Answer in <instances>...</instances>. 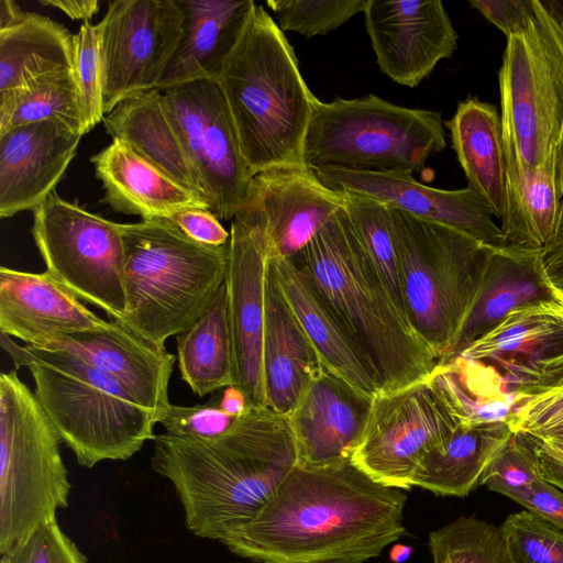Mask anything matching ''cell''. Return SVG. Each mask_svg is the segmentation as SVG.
<instances>
[{
	"instance_id": "1",
	"label": "cell",
	"mask_w": 563,
	"mask_h": 563,
	"mask_svg": "<svg viewBox=\"0 0 563 563\" xmlns=\"http://www.w3.org/2000/svg\"><path fill=\"white\" fill-rule=\"evenodd\" d=\"M406 501L351 459L296 464L267 505L221 543L256 563H363L406 533Z\"/></svg>"
},
{
	"instance_id": "2",
	"label": "cell",
	"mask_w": 563,
	"mask_h": 563,
	"mask_svg": "<svg viewBox=\"0 0 563 563\" xmlns=\"http://www.w3.org/2000/svg\"><path fill=\"white\" fill-rule=\"evenodd\" d=\"M151 463L175 488L187 529L221 542L267 505L297 464V449L288 418L264 407L212 439L161 433Z\"/></svg>"
},
{
	"instance_id": "3",
	"label": "cell",
	"mask_w": 563,
	"mask_h": 563,
	"mask_svg": "<svg viewBox=\"0 0 563 563\" xmlns=\"http://www.w3.org/2000/svg\"><path fill=\"white\" fill-rule=\"evenodd\" d=\"M365 363L379 393L429 378L440 364L395 302L345 208L292 258Z\"/></svg>"
},
{
	"instance_id": "4",
	"label": "cell",
	"mask_w": 563,
	"mask_h": 563,
	"mask_svg": "<svg viewBox=\"0 0 563 563\" xmlns=\"http://www.w3.org/2000/svg\"><path fill=\"white\" fill-rule=\"evenodd\" d=\"M217 84L254 175L306 165L305 142L317 97L287 37L262 4H255Z\"/></svg>"
},
{
	"instance_id": "5",
	"label": "cell",
	"mask_w": 563,
	"mask_h": 563,
	"mask_svg": "<svg viewBox=\"0 0 563 563\" xmlns=\"http://www.w3.org/2000/svg\"><path fill=\"white\" fill-rule=\"evenodd\" d=\"M0 344L15 368L29 369L37 401L79 465L126 461L155 439V415L84 358L19 344L3 333Z\"/></svg>"
},
{
	"instance_id": "6",
	"label": "cell",
	"mask_w": 563,
	"mask_h": 563,
	"mask_svg": "<svg viewBox=\"0 0 563 563\" xmlns=\"http://www.w3.org/2000/svg\"><path fill=\"white\" fill-rule=\"evenodd\" d=\"M126 312L120 323L159 349L206 311L225 282L228 244L196 242L169 218L120 223Z\"/></svg>"
},
{
	"instance_id": "7",
	"label": "cell",
	"mask_w": 563,
	"mask_h": 563,
	"mask_svg": "<svg viewBox=\"0 0 563 563\" xmlns=\"http://www.w3.org/2000/svg\"><path fill=\"white\" fill-rule=\"evenodd\" d=\"M388 207L406 316L440 363L454 356L492 246Z\"/></svg>"
},
{
	"instance_id": "8",
	"label": "cell",
	"mask_w": 563,
	"mask_h": 563,
	"mask_svg": "<svg viewBox=\"0 0 563 563\" xmlns=\"http://www.w3.org/2000/svg\"><path fill=\"white\" fill-rule=\"evenodd\" d=\"M446 146L439 111L390 103L378 96L314 101L303 159L314 169L413 173Z\"/></svg>"
},
{
	"instance_id": "9",
	"label": "cell",
	"mask_w": 563,
	"mask_h": 563,
	"mask_svg": "<svg viewBox=\"0 0 563 563\" xmlns=\"http://www.w3.org/2000/svg\"><path fill=\"white\" fill-rule=\"evenodd\" d=\"M62 443L15 369L0 374V554L67 508Z\"/></svg>"
},
{
	"instance_id": "10",
	"label": "cell",
	"mask_w": 563,
	"mask_h": 563,
	"mask_svg": "<svg viewBox=\"0 0 563 563\" xmlns=\"http://www.w3.org/2000/svg\"><path fill=\"white\" fill-rule=\"evenodd\" d=\"M498 81L506 159L537 167L556 152L563 123V27L543 8L507 37Z\"/></svg>"
},
{
	"instance_id": "11",
	"label": "cell",
	"mask_w": 563,
	"mask_h": 563,
	"mask_svg": "<svg viewBox=\"0 0 563 563\" xmlns=\"http://www.w3.org/2000/svg\"><path fill=\"white\" fill-rule=\"evenodd\" d=\"M31 229L46 273L110 321L126 312L124 247L120 223L100 217L56 191L33 210Z\"/></svg>"
},
{
	"instance_id": "12",
	"label": "cell",
	"mask_w": 563,
	"mask_h": 563,
	"mask_svg": "<svg viewBox=\"0 0 563 563\" xmlns=\"http://www.w3.org/2000/svg\"><path fill=\"white\" fill-rule=\"evenodd\" d=\"M161 92L209 210L219 220L233 219L246 207L255 175L219 85L198 80Z\"/></svg>"
},
{
	"instance_id": "13",
	"label": "cell",
	"mask_w": 563,
	"mask_h": 563,
	"mask_svg": "<svg viewBox=\"0 0 563 563\" xmlns=\"http://www.w3.org/2000/svg\"><path fill=\"white\" fill-rule=\"evenodd\" d=\"M460 424L459 416L431 376L397 390L378 393L351 461L377 483L409 490L423 457L442 448Z\"/></svg>"
},
{
	"instance_id": "14",
	"label": "cell",
	"mask_w": 563,
	"mask_h": 563,
	"mask_svg": "<svg viewBox=\"0 0 563 563\" xmlns=\"http://www.w3.org/2000/svg\"><path fill=\"white\" fill-rule=\"evenodd\" d=\"M178 0H114L96 24L103 73V112L158 89L183 36Z\"/></svg>"
},
{
	"instance_id": "15",
	"label": "cell",
	"mask_w": 563,
	"mask_h": 563,
	"mask_svg": "<svg viewBox=\"0 0 563 563\" xmlns=\"http://www.w3.org/2000/svg\"><path fill=\"white\" fill-rule=\"evenodd\" d=\"M271 251L260 207L249 200L231 222L225 276L234 378L251 409L266 407L263 338Z\"/></svg>"
},
{
	"instance_id": "16",
	"label": "cell",
	"mask_w": 563,
	"mask_h": 563,
	"mask_svg": "<svg viewBox=\"0 0 563 563\" xmlns=\"http://www.w3.org/2000/svg\"><path fill=\"white\" fill-rule=\"evenodd\" d=\"M365 26L382 73L415 88L457 47V32L440 0H368Z\"/></svg>"
},
{
	"instance_id": "17",
	"label": "cell",
	"mask_w": 563,
	"mask_h": 563,
	"mask_svg": "<svg viewBox=\"0 0 563 563\" xmlns=\"http://www.w3.org/2000/svg\"><path fill=\"white\" fill-rule=\"evenodd\" d=\"M328 187L378 200L422 220L464 232L477 241L504 247L507 242L493 220L487 202L472 188L444 190L417 181L405 172H356L331 167L317 168Z\"/></svg>"
},
{
	"instance_id": "18",
	"label": "cell",
	"mask_w": 563,
	"mask_h": 563,
	"mask_svg": "<svg viewBox=\"0 0 563 563\" xmlns=\"http://www.w3.org/2000/svg\"><path fill=\"white\" fill-rule=\"evenodd\" d=\"M373 399L324 364L287 417L297 464L318 467L350 460L365 433Z\"/></svg>"
},
{
	"instance_id": "19",
	"label": "cell",
	"mask_w": 563,
	"mask_h": 563,
	"mask_svg": "<svg viewBox=\"0 0 563 563\" xmlns=\"http://www.w3.org/2000/svg\"><path fill=\"white\" fill-rule=\"evenodd\" d=\"M249 200L264 216L271 256L292 258L345 208L346 192L328 187L303 165L255 175Z\"/></svg>"
},
{
	"instance_id": "20",
	"label": "cell",
	"mask_w": 563,
	"mask_h": 563,
	"mask_svg": "<svg viewBox=\"0 0 563 563\" xmlns=\"http://www.w3.org/2000/svg\"><path fill=\"white\" fill-rule=\"evenodd\" d=\"M41 349L66 351L84 358L115 379L157 420L170 405L168 386L177 356L119 321L109 320V327L102 330L57 336Z\"/></svg>"
},
{
	"instance_id": "21",
	"label": "cell",
	"mask_w": 563,
	"mask_h": 563,
	"mask_svg": "<svg viewBox=\"0 0 563 563\" xmlns=\"http://www.w3.org/2000/svg\"><path fill=\"white\" fill-rule=\"evenodd\" d=\"M81 136L53 121L0 133V217L33 210L55 191Z\"/></svg>"
},
{
	"instance_id": "22",
	"label": "cell",
	"mask_w": 563,
	"mask_h": 563,
	"mask_svg": "<svg viewBox=\"0 0 563 563\" xmlns=\"http://www.w3.org/2000/svg\"><path fill=\"white\" fill-rule=\"evenodd\" d=\"M108 327L109 321L95 314L46 272L1 266V333L41 349L60 335Z\"/></svg>"
},
{
	"instance_id": "23",
	"label": "cell",
	"mask_w": 563,
	"mask_h": 563,
	"mask_svg": "<svg viewBox=\"0 0 563 563\" xmlns=\"http://www.w3.org/2000/svg\"><path fill=\"white\" fill-rule=\"evenodd\" d=\"M185 14L183 36L158 90L217 81L255 8L253 0H178Z\"/></svg>"
},
{
	"instance_id": "24",
	"label": "cell",
	"mask_w": 563,
	"mask_h": 563,
	"mask_svg": "<svg viewBox=\"0 0 563 563\" xmlns=\"http://www.w3.org/2000/svg\"><path fill=\"white\" fill-rule=\"evenodd\" d=\"M324 365L268 267L263 338L266 407L288 417Z\"/></svg>"
},
{
	"instance_id": "25",
	"label": "cell",
	"mask_w": 563,
	"mask_h": 563,
	"mask_svg": "<svg viewBox=\"0 0 563 563\" xmlns=\"http://www.w3.org/2000/svg\"><path fill=\"white\" fill-rule=\"evenodd\" d=\"M103 201L117 212L142 220L172 218L187 208L209 209L207 202L180 186L134 152L125 142H112L92 155Z\"/></svg>"
},
{
	"instance_id": "26",
	"label": "cell",
	"mask_w": 563,
	"mask_h": 563,
	"mask_svg": "<svg viewBox=\"0 0 563 563\" xmlns=\"http://www.w3.org/2000/svg\"><path fill=\"white\" fill-rule=\"evenodd\" d=\"M541 251L515 245L492 249L454 356L512 310L562 296L545 275Z\"/></svg>"
},
{
	"instance_id": "27",
	"label": "cell",
	"mask_w": 563,
	"mask_h": 563,
	"mask_svg": "<svg viewBox=\"0 0 563 563\" xmlns=\"http://www.w3.org/2000/svg\"><path fill=\"white\" fill-rule=\"evenodd\" d=\"M563 352V295L521 306L459 354L495 367L508 382L521 368Z\"/></svg>"
},
{
	"instance_id": "28",
	"label": "cell",
	"mask_w": 563,
	"mask_h": 563,
	"mask_svg": "<svg viewBox=\"0 0 563 563\" xmlns=\"http://www.w3.org/2000/svg\"><path fill=\"white\" fill-rule=\"evenodd\" d=\"M452 148L468 181L494 217L506 210L507 161L500 115L495 106L470 96L445 122Z\"/></svg>"
},
{
	"instance_id": "29",
	"label": "cell",
	"mask_w": 563,
	"mask_h": 563,
	"mask_svg": "<svg viewBox=\"0 0 563 563\" xmlns=\"http://www.w3.org/2000/svg\"><path fill=\"white\" fill-rule=\"evenodd\" d=\"M102 122L112 139L125 142L141 157L205 200L196 173L166 114L161 90L121 101Z\"/></svg>"
},
{
	"instance_id": "30",
	"label": "cell",
	"mask_w": 563,
	"mask_h": 563,
	"mask_svg": "<svg viewBox=\"0 0 563 563\" xmlns=\"http://www.w3.org/2000/svg\"><path fill=\"white\" fill-rule=\"evenodd\" d=\"M500 229L508 245L532 250L548 247L563 233L556 152L533 168L507 161L506 210Z\"/></svg>"
},
{
	"instance_id": "31",
	"label": "cell",
	"mask_w": 563,
	"mask_h": 563,
	"mask_svg": "<svg viewBox=\"0 0 563 563\" xmlns=\"http://www.w3.org/2000/svg\"><path fill=\"white\" fill-rule=\"evenodd\" d=\"M269 266L325 366L368 395L378 394L365 363L308 279L289 258L271 256Z\"/></svg>"
},
{
	"instance_id": "32",
	"label": "cell",
	"mask_w": 563,
	"mask_h": 563,
	"mask_svg": "<svg viewBox=\"0 0 563 563\" xmlns=\"http://www.w3.org/2000/svg\"><path fill=\"white\" fill-rule=\"evenodd\" d=\"M511 434L507 421L461 423L442 448L423 457L412 487L439 496L465 497L479 485L484 472Z\"/></svg>"
},
{
	"instance_id": "33",
	"label": "cell",
	"mask_w": 563,
	"mask_h": 563,
	"mask_svg": "<svg viewBox=\"0 0 563 563\" xmlns=\"http://www.w3.org/2000/svg\"><path fill=\"white\" fill-rule=\"evenodd\" d=\"M74 65L75 35L48 16L23 12L0 30V93Z\"/></svg>"
},
{
	"instance_id": "34",
	"label": "cell",
	"mask_w": 563,
	"mask_h": 563,
	"mask_svg": "<svg viewBox=\"0 0 563 563\" xmlns=\"http://www.w3.org/2000/svg\"><path fill=\"white\" fill-rule=\"evenodd\" d=\"M181 379L199 397L235 384L227 287L188 329L176 335Z\"/></svg>"
},
{
	"instance_id": "35",
	"label": "cell",
	"mask_w": 563,
	"mask_h": 563,
	"mask_svg": "<svg viewBox=\"0 0 563 563\" xmlns=\"http://www.w3.org/2000/svg\"><path fill=\"white\" fill-rule=\"evenodd\" d=\"M431 377L461 423L508 421L514 394L495 367L455 355L440 363Z\"/></svg>"
},
{
	"instance_id": "36",
	"label": "cell",
	"mask_w": 563,
	"mask_h": 563,
	"mask_svg": "<svg viewBox=\"0 0 563 563\" xmlns=\"http://www.w3.org/2000/svg\"><path fill=\"white\" fill-rule=\"evenodd\" d=\"M508 384L511 431L563 443V352L521 368Z\"/></svg>"
},
{
	"instance_id": "37",
	"label": "cell",
	"mask_w": 563,
	"mask_h": 563,
	"mask_svg": "<svg viewBox=\"0 0 563 563\" xmlns=\"http://www.w3.org/2000/svg\"><path fill=\"white\" fill-rule=\"evenodd\" d=\"M53 121L85 134L79 92L73 69L46 74L26 85L0 93V133L34 123Z\"/></svg>"
},
{
	"instance_id": "38",
	"label": "cell",
	"mask_w": 563,
	"mask_h": 563,
	"mask_svg": "<svg viewBox=\"0 0 563 563\" xmlns=\"http://www.w3.org/2000/svg\"><path fill=\"white\" fill-rule=\"evenodd\" d=\"M345 210L361 245L385 280L395 302L406 314L398 256L387 205L346 192Z\"/></svg>"
},
{
	"instance_id": "39",
	"label": "cell",
	"mask_w": 563,
	"mask_h": 563,
	"mask_svg": "<svg viewBox=\"0 0 563 563\" xmlns=\"http://www.w3.org/2000/svg\"><path fill=\"white\" fill-rule=\"evenodd\" d=\"M433 563H510L498 527L460 517L430 532Z\"/></svg>"
},
{
	"instance_id": "40",
	"label": "cell",
	"mask_w": 563,
	"mask_h": 563,
	"mask_svg": "<svg viewBox=\"0 0 563 563\" xmlns=\"http://www.w3.org/2000/svg\"><path fill=\"white\" fill-rule=\"evenodd\" d=\"M542 479L534 438L512 432L506 446L484 472L479 485L520 505Z\"/></svg>"
},
{
	"instance_id": "41",
	"label": "cell",
	"mask_w": 563,
	"mask_h": 563,
	"mask_svg": "<svg viewBox=\"0 0 563 563\" xmlns=\"http://www.w3.org/2000/svg\"><path fill=\"white\" fill-rule=\"evenodd\" d=\"M510 563H563V530L522 510L498 527Z\"/></svg>"
},
{
	"instance_id": "42",
	"label": "cell",
	"mask_w": 563,
	"mask_h": 563,
	"mask_svg": "<svg viewBox=\"0 0 563 563\" xmlns=\"http://www.w3.org/2000/svg\"><path fill=\"white\" fill-rule=\"evenodd\" d=\"M368 0H267L278 26L306 37L324 35L364 12Z\"/></svg>"
},
{
	"instance_id": "43",
	"label": "cell",
	"mask_w": 563,
	"mask_h": 563,
	"mask_svg": "<svg viewBox=\"0 0 563 563\" xmlns=\"http://www.w3.org/2000/svg\"><path fill=\"white\" fill-rule=\"evenodd\" d=\"M74 75L79 92L85 134L104 118L103 73L99 32L95 24L82 22L75 34Z\"/></svg>"
},
{
	"instance_id": "44",
	"label": "cell",
	"mask_w": 563,
	"mask_h": 563,
	"mask_svg": "<svg viewBox=\"0 0 563 563\" xmlns=\"http://www.w3.org/2000/svg\"><path fill=\"white\" fill-rule=\"evenodd\" d=\"M87 556L56 519L40 526L24 541L1 554L0 563H87Z\"/></svg>"
},
{
	"instance_id": "45",
	"label": "cell",
	"mask_w": 563,
	"mask_h": 563,
	"mask_svg": "<svg viewBox=\"0 0 563 563\" xmlns=\"http://www.w3.org/2000/svg\"><path fill=\"white\" fill-rule=\"evenodd\" d=\"M220 397L205 404L178 406L170 404L158 417L166 433L177 437L212 439L224 433L239 418L225 413L220 408Z\"/></svg>"
},
{
	"instance_id": "46",
	"label": "cell",
	"mask_w": 563,
	"mask_h": 563,
	"mask_svg": "<svg viewBox=\"0 0 563 563\" xmlns=\"http://www.w3.org/2000/svg\"><path fill=\"white\" fill-rule=\"evenodd\" d=\"M468 3L506 37L528 29L542 10L540 0H470Z\"/></svg>"
},
{
	"instance_id": "47",
	"label": "cell",
	"mask_w": 563,
	"mask_h": 563,
	"mask_svg": "<svg viewBox=\"0 0 563 563\" xmlns=\"http://www.w3.org/2000/svg\"><path fill=\"white\" fill-rule=\"evenodd\" d=\"M169 219L196 242L211 246H222L229 242L230 232L209 209L187 208Z\"/></svg>"
},
{
	"instance_id": "48",
	"label": "cell",
	"mask_w": 563,
	"mask_h": 563,
	"mask_svg": "<svg viewBox=\"0 0 563 563\" xmlns=\"http://www.w3.org/2000/svg\"><path fill=\"white\" fill-rule=\"evenodd\" d=\"M520 505L563 530V492L544 479L533 486Z\"/></svg>"
},
{
	"instance_id": "49",
	"label": "cell",
	"mask_w": 563,
	"mask_h": 563,
	"mask_svg": "<svg viewBox=\"0 0 563 563\" xmlns=\"http://www.w3.org/2000/svg\"><path fill=\"white\" fill-rule=\"evenodd\" d=\"M534 440L543 479L563 492V443L550 439Z\"/></svg>"
},
{
	"instance_id": "50",
	"label": "cell",
	"mask_w": 563,
	"mask_h": 563,
	"mask_svg": "<svg viewBox=\"0 0 563 563\" xmlns=\"http://www.w3.org/2000/svg\"><path fill=\"white\" fill-rule=\"evenodd\" d=\"M545 275L558 292L563 295V233L541 251Z\"/></svg>"
},
{
	"instance_id": "51",
	"label": "cell",
	"mask_w": 563,
	"mask_h": 563,
	"mask_svg": "<svg viewBox=\"0 0 563 563\" xmlns=\"http://www.w3.org/2000/svg\"><path fill=\"white\" fill-rule=\"evenodd\" d=\"M38 3L60 10L73 20H89L99 11L98 0H38Z\"/></svg>"
},
{
	"instance_id": "52",
	"label": "cell",
	"mask_w": 563,
	"mask_h": 563,
	"mask_svg": "<svg viewBox=\"0 0 563 563\" xmlns=\"http://www.w3.org/2000/svg\"><path fill=\"white\" fill-rule=\"evenodd\" d=\"M220 408L225 413L236 418L252 410L244 393L235 385L223 389L220 397Z\"/></svg>"
},
{
	"instance_id": "53",
	"label": "cell",
	"mask_w": 563,
	"mask_h": 563,
	"mask_svg": "<svg viewBox=\"0 0 563 563\" xmlns=\"http://www.w3.org/2000/svg\"><path fill=\"white\" fill-rule=\"evenodd\" d=\"M24 11L12 0H0V30L15 22Z\"/></svg>"
},
{
	"instance_id": "54",
	"label": "cell",
	"mask_w": 563,
	"mask_h": 563,
	"mask_svg": "<svg viewBox=\"0 0 563 563\" xmlns=\"http://www.w3.org/2000/svg\"><path fill=\"white\" fill-rule=\"evenodd\" d=\"M547 13L563 27V0H540Z\"/></svg>"
},
{
	"instance_id": "55",
	"label": "cell",
	"mask_w": 563,
	"mask_h": 563,
	"mask_svg": "<svg viewBox=\"0 0 563 563\" xmlns=\"http://www.w3.org/2000/svg\"><path fill=\"white\" fill-rule=\"evenodd\" d=\"M556 176L559 196L563 199V123L556 146Z\"/></svg>"
},
{
	"instance_id": "56",
	"label": "cell",
	"mask_w": 563,
	"mask_h": 563,
	"mask_svg": "<svg viewBox=\"0 0 563 563\" xmlns=\"http://www.w3.org/2000/svg\"><path fill=\"white\" fill-rule=\"evenodd\" d=\"M412 551V547L404 543H397L389 551V560L393 563H404L410 558Z\"/></svg>"
}]
</instances>
